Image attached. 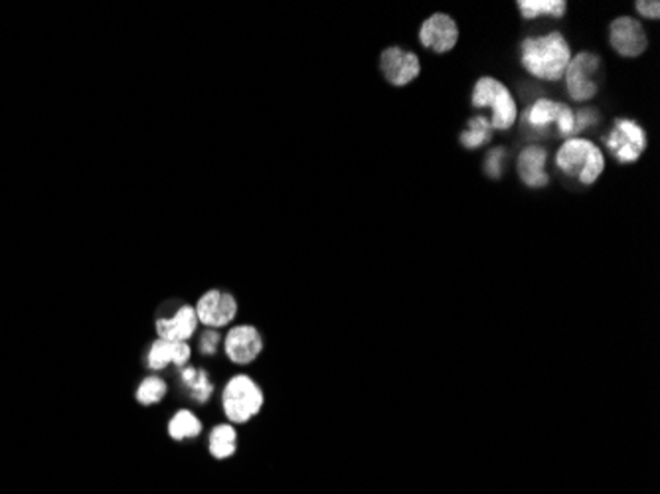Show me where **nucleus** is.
Instances as JSON below:
<instances>
[{
    "mask_svg": "<svg viewBox=\"0 0 660 494\" xmlns=\"http://www.w3.org/2000/svg\"><path fill=\"white\" fill-rule=\"evenodd\" d=\"M569 42L561 32L530 36L521 44L522 68L540 82H560L571 62Z\"/></svg>",
    "mask_w": 660,
    "mask_h": 494,
    "instance_id": "nucleus-1",
    "label": "nucleus"
},
{
    "mask_svg": "<svg viewBox=\"0 0 660 494\" xmlns=\"http://www.w3.org/2000/svg\"><path fill=\"white\" fill-rule=\"evenodd\" d=\"M556 167L568 179L591 186L605 172V155L599 145L586 137H569L556 152Z\"/></svg>",
    "mask_w": 660,
    "mask_h": 494,
    "instance_id": "nucleus-2",
    "label": "nucleus"
},
{
    "mask_svg": "<svg viewBox=\"0 0 660 494\" xmlns=\"http://www.w3.org/2000/svg\"><path fill=\"white\" fill-rule=\"evenodd\" d=\"M471 103L477 109H491L493 131H511L518 121V105L512 92L493 75H483L473 85Z\"/></svg>",
    "mask_w": 660,
    "mask_h": 494,
    "instance_id": "nucleus-3",
    "label": "nucleus"
},
{
    "mask_svg": "<svg viewBox=\"0 0 660 494\" xmlns=\"http://www.w3.org/2000/svg\"><path fill=\"white\" fill-rule=\"evenodd\" d=\"M263 392L257 382L245 374L234 376L222 392V408L232 423H247L262 412Z\"/></svg>",
    "mask_w": 660,
    "mask_h": 494,
    "instance_id": "nucleus-4",
    "label": "nucleus"
},
{
    "mask_svg": "<svg viewBox=\"0 0 660 494\" xmlns=\"http://www.w3.org/2000/svg\"><path fill=\"white\" fill-rule=\"evenodd\" d=\"M603 70V62L595 52H579L573 53L568 70L564 73L566 90L571 102L586 103L599 93V75Z\"/></svg>",
    "mask_w": 660,
    "mask_h": 494,
    "instance_id": "nucleus-5",
    "label": "nucleus"
},
{
    "mask_svg": "<svg viewBox=\"0 0 660 494\" xmlns=\"http://www.w3.org/2000/svg\"><path fill=\"white\" fill-rule=\"evenodd\" d=\"M603 145L615 160H619L621 164H635L646 150L648 139L645 129L635 119L619 117L615 119L609 133L603 137Z\"/></svg>",
    "mask_w": 660,
    "mask_h": 494,
    "instance_id": "nucleus-6",
    "label": "nucleus"
},
{
    "mask_svg": "<svg viewBox=\"0 0 660 494\" xmlns=\"http://www.w3.org/2000/svg\"><path fill=\"white\" fill-rule=\"evenodd\" d=\"M611 48L623 58H638L648 48L645 26L633 16H619L609 24Z\"/></svg>",
    "mask_w": 660,
    "mask_h": 494,
    "instance_id": "nucleus-7",
    "label": "nucleus"
},
{
    "mask_svg": "<svg viewBox=\"0 0 660 494\" xmlns=\"http://www.w3.org/2000/svg\"><path fill=\"white\" fill-rule=\"evenodd\" d=\"M380 72L389 85L406 87L419 78L421 62L414 52L389 46L380 53Z\"/></svg>",
    "mask_w": 660,
    "mask_h": 494,
    "instance_id": "nucleus-8",
    "label": "nucleus"
},
{
    "mask_svg": "<svg viewBox=\"0 0 660 494\" xmlns=\"http://www.w3.org/2000/svg\"><path fill=\"white\" fill-rule=\"evenodd\" d=\"M419 42L426 50L435 53H449L459 42V24L445 13H435L421 22Z\"/></svg>",
    "mask_w": 660,
    "mask_h": 494,
    "instance_id": "nucleus-9",
    "label": "nucleus"
},
{
    "mask_svg": "<svg viewBox=\"0 0 660 494\" xmlns=\"http://www.w3.org/2000/svg\"><path fill=\"white\" fill-rule=\"evenodd\" d=\"M194 311H196L198 323L215 331V328L230 324L237 316V301L228 291L212 289L206 291L200 296V301L194 306Z\"/></svg>",
    "mask_w": 660,
    "mask_h": 494,
    "instance_id": "nucleus-10",
    "label": "nucleus"
},
{
    "mask_svg": "<svg viewBox=\"0 0 660 494\" xmlns=\"http://www.w3.org/2000/svg\"><path fill=\"white\" fill-rule=\"evenodd\" d=\"M263 350V336L252 324H237L224 338V353L234 364H252Z\"/></svg>",
    "mask_w": 660,
    "mask_h": 494,
    "instance_id": "nucleus-11",
    "label": "nucleus"
},
{
    "mask_svg": "<svg viewBox=\"0 0 660 494\" xmlns=\"http://www.w3.org/2000/svg\"><path fill=\"white\" fill-rule=\"evenodd\" d=\"M548 164V150L544 147L530 145L522 149L521 155H518V177H521L522 184L528 189H544L550 184V174L546 172Z\"/></svg>",
    "mask_w": 660,
    "mask_h": 494,
    "instance_id": "nucleus-12",
    "label": "nucleus"
},
{
    "mask_svg": "<svg viewBox=\"0 0 660 494\" xmlns=\"http://www.w3.org/2000/svg\"><path fill=\"white\" fill-rule=\"evenodd\" d=\"M568 103L554 102V99H536L532 105H528L522 113V127L532 131V133L544 135L550 133L551 127H558V121L564 113Z\"/></svg>",
    "mask_w": 660,
    "mask_h": 494,
    "instance_id": "nucleus-13",
    "label": "nucleus"
},
{
    "mask_svg": "<svg viewBox=\"0 0 660 494\" xmlns=\"http://www.w3.org/2000/svg\"><path fill=\"white\" fill-rule=\"evenodd\" d=\"M198 324L200 323H198V316H196V311H194V306L182 305L172 316L158 318L157 334H158V338H165V340L187 343V340L192 338L194 333H196Z\"/></svg>",
    "mask_w": 660,
    "mask_h": 494,
    "instance_id": "nucleus-14",
    "label": "nucleus"
},
{
    "mask_svg": "<svg viewBox=\"0 0 660 494\" xmlns=\"http://www.w3.org/2000/svg\"><path fill=\"white\" fill-rule=\"evenodd\" d=\"M190 346L188 343H177V340H165L157 338L148 348L147 364L150 370H165L168 364H175L184 368L190 360Z\"/></svg>",
    "mask_w": 660,
    "mask_h": 494,
    "instance_id": "nucleus-15",
    "label": "nucleus"
},
{
    "mask_svg": "<svg viewBox=\"0 0 660 494\" xmlns=\"http://www.w3.org/2000/svg\"><path fill=\"white\" fill-rule=\"evenodd\" d=\"M180 380L182 386H187L190 398L198 403H206L214 393V382L210 380V374L202 368H192L184 366L180 368Z\"/></svg>",
    "mask_w": 660,
    "mask_h": 494,
    "instance_id": "nucleus-16",
    "label": "nucleus"
},
{
    "mask_svg": "<svg viewBox=\"0 0 660 494\" xmlns=\"http://www.w3.org/2000/svg\"><path fill=\"white\" fill-rule=\"evenodd\" d=\"M491 139H493V127L486 115L471 117L467 121V127H464L459 135V142L463 145V149L467 150L481 149L486 142H491Z\"/></svg>",
    "mask_w": 660,
    "mask_h": 494,
    "instance_id": "nucleus-17",
    "label": "nucleus"
},
{
    "mask_svg": "<svg viewBox=\"0 0 660 494\" xmlns=\"http://www.w3.org/2000/svg\"><path fill=\"white\" fill-rule=\"evenodd\" d=\"M516 6L526 20H536L542 16L564 18L568 13L566 0H521Z\"/></svg>",
    "mask_w": 660,
    "mask_h": 494,
    "instance_id": "nucleus-18",
    "label": "nucleus"
},
{
    "mask_svg": "<svg viewBox=\"0 0 660 494\" xmlns=\"http://www.w3.org/2000/svg\"><path fill=\"white\" fill-rule=\"evenodd\" d=\"M210 455L214 459H230L237 451V431L234 425L222 423L215 425L210 431V441H208Z\"/></svg>",
    "mask_w": 660,
    "mask_h": 494,
    "instance_id": "nucleus-19",
    "label": "nucleus"
},
{
    "mask_svg": "<svg viewBox=\"0 0 660 494\" xmlns=\"http://www.w3.org/2000/svg\"><path fill=\"white\" fill-rule=\"evenodd\" d=\"M200 433H202V421L190 410L177 412L168 421V435L175 439V441L194 439Z\"/></svg>",
    "mask_w": 660,
    "mask_h": 494,
    "instance_id": "nucleus-20",
    "label": "nucleus"
},
{
    "mask_svg": "<svg viewBox=\"0 0 660 494\" xmlns=\"http://www.w3.org/2000/svg\"><path fill=\"white\" fill-rule=\"evenodd\" d=\"M167 382L158 376H148L139 383L135 398L140 405H155L167 395Z\"/></svg>",
    "mask_w": 660,
    "mask_h": 494,
    "instance_id": "nucleus-21",
    "label": "nucleus"
},
{
    "mask_svg": "<svg viewBox=\"0 0 660 494\" xmlns=\"http://www.w3.org/2000/svg\"><path fill=\"white\" fill-rule=\"evenodd\" d=\"M508 160V152L504 147H494L484 157V174L493 180H499L504 172V164Z\"/></svg>",
    "mask_w": 660,
    "mask_h": 494,
    "instance_id": "nucleus-22",
    "label": "nucleus"
},
{
    "mask_svg": "<svg viewBox=\"0 0 660 494\" xmlns=\"http://www.w3.org/2000/svg\"><path fill=\"white\" fill-rule=\"evenodd\" d=\"M598 121H599V113L595 111V109H591V107L579 109V111H576V133H583V131L595 127L598 125Z\"/></svg>",
    "mask_w": 660,
    "mask_h": 494,
    "instance_id": "nucleus-23",
    "label": "nucleus"
},
{
    "mask_svg": "<svg viewBox=\"0 0 660 494\" xmlns=\"http://www.w3.org/2000/svg\"><path fill=\"white\" fill-rule=\"evenodd\" d=\"M220 344H222V336L215 333L214 328L206 331L200 338V350H202V354H206V356H214L215 353H218Z\"/></svg>",
    "mask_w": 660,
    "mask_h": 494,
    "instance_id": "nucleus-24",
    "label": "nucleus"
},
{
    "mask_svg": "<svg viewBox=\"0 0 660 494\" xmlns=\"http://www.w3.org/2000/svg\"><path fill=\"white\" fill-rule=\"evenodd\" d=\"M635 8H636V13L641 15L643 18H646V20H658L660 18V5L656 3V0H651V3H648V0H636Z\"/></svg>",
    "mask_w": 660,
    "mask_h": 494,
    "instance_id": "nucleus-25",
    "label": "nucleus"
}]
</instances>
